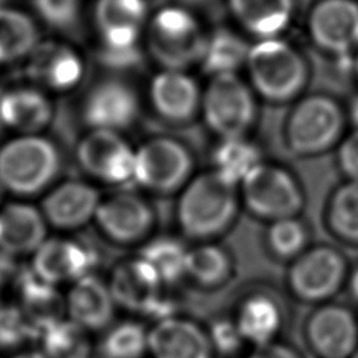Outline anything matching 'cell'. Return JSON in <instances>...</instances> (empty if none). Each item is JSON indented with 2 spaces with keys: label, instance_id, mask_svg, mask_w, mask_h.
<instances>
[{
  "label": "cell",
  "instance_id": "6da1fadb",
  "mask_svg": "<svg viewBox=\"0 0 358 358\" xmlns=\"http://www.w3.org/2000/svg\"><path fill=\"white\" fill-rule=\"evenodd\" d=\"M241 206L239 186L210 169L194 175L179 192L176 221L186 238L208 242L235 224Z\"/></svg>",
  "mask_w": 358,
  "mask_h": 358
},
{
  "label": "cell",
  "instance_id": "7a4b0ae2",
  "mask_svg": "<svg viewBox=\"0 0 358 358\" xmlns=\"http://www.w3.org/2000/svg\"><path fill=\"white\" fill-rule=\"evenodd\" d=\"M62 169L57 145L43 134H15L0 145V186L18 197L46 193Z\"/></svg>",
  "mask_w": 358,
  "mask_h": 358
},
{
  "label": "cell",
  "instance_id": "3957f363",
  "mask_svg": "<svg viewBox=\"0 0 358 358\" xmlns=\"http://www.w3.org/2000/svg\"><path fill=\"white\" fill-rule=\"evenodd\" d=\"M245 69L255 94L271 103L294 101L309 80L306 59L281 38L260 39L253 43Z\"/></svg>",
  "mask_w": 358,
  "mask_h": 358
},
{
  "label": "cell",
  "instance_id": "277c9868",
  "mask_svg": "<svg viewBox=\"0 0 358 358\" xmlns=\"http://www.w3.org/2000/svg\"><path fill=\"white\" fill-rule=\"evenodd\" d=\"M207 34L197 15L180 4L164 6L150 15L144 41L161 69L187 70L200 64Z\"/></svg>",
  "mask_w": 358,
  "mask_h": 358
},
{
  "label": "cell",
  "instance_id": "5b68a950",
  "mask_svg": "<svg viewBox=\"0 0 358 358\" xmlns=\"http://www.w3.org/2000/svg\"><path fill=\"white\" fill-rule=\"evenodd\" d=\"M345 113L333 98L313 94L299 98L284 129L287 147L299 157L320 155L343 138Z\"/></svg>",
  "mask_w": 358,
  "mask_h": 358
},
{
  "label": "cell",
  "instance_id": "8992f818",
  "mask_svg": "<svg viewBox=\"0 0 358 358\" xmlns=\"http://www.w3.org/2000/svg\"><path fill=\"white\" fill-rule=\"evenodd\" d=\"M200 110L206 126L220 140L248 137L256 119L255 91L238 74L210 77Z\"/></svg>",
  "mask_w": 358,
  "mask_h": 358
},
{
  "label": "cell",
  "instance_id": "52a82bcc",
  "mask_svg": "<svg viewBox=\"0 0 358 358\" xmlns=\"http://www.w3.org/2000/svg\"><path fill=\"white\" fill-rule=\"evenodd\" d=\"M194 176L190 150L172 137H152L134 148L133 182L154 194L179 193Z\"/></svg>",
  "mask_w": 358,
  "mask_h": 358
},
{
  "label": "cell",
  "instance_id": "ba28073f",
  "mask_svg": "<svg viewBox=\"0 0 358 358\" xmlns=\"http://www.w3.org/2000/svg\"><path fill=\"white\" fill-rule=\"evenodd\" d=\"M239 196L252 215L268 222L298 217L305 204L303 190L295 175L264 161L241 182Z\"/></svg>",
  "mask_w": 358,
  "mask_h": 358
},
{
  "label": "cell",
  "instance_id": "9c48e42d",
  "mask_svg": "<svg viewBox=\"0 0 358 358\" xmlns=\"http://www.w3.org/2000/svg\"><path fill=\"white\" fill-rule=\"evenodd\" d=\"M147 0H96L94 27L101 46L117 64L134 63L150 18Z\"/></svg>",
  "mask_w": 358,
  "mask_h": 358
},
{
  "label": "cell",
  "instance_id": "30bf717a",
  "mask_svg": "<svg viewBox=\"0 0 358 358\" xmlns=\"http://www.w3.org/2000/svg\"><path fill=\"white\" fill-rule=\"evenodd\" d=\"M347 260L340 250L329 245L308 248L292 260L287 282L295 298L306 303L329 302L348 278Z\"/></svg>",
  "mask_w": 358,
  "mask_h": 358
},
{
  "label": "cell",
  "instance_id": "8fae6325",
  "mask_svg": "<svg viewBox=\"0 0 358 358\" xmlns=\"http://www.w3.org/2000/svg\"><path fill=\"white\" fill-rule=\"evenodd\" d=\"M116 306L131 313L155 316L157 320L175 315L168 306L165 282L141 256L119 262L108 281Z\"/></svg>",
  "mask_w": 358,
  "mask_h": 358
},
{
  "label": "cell",
  "instance_id": "7c38bea8",
  "mask_svg": "<svg viewBox=\"0 0 358 358\" xmlns=\"http://www.w3.org/2000/svg\"><path fill=\"white\" fill-rule=\"evenodd\" d=\"M76 159L96 182L113 186L133 180L134 148L119 131L90 129L76 147Z\"/></svg>",
  "mask_w": 358,
  "mask_h": 358
},
{
  "label": "cell",
  "instance_id": "4fadbf2b",
  "mask_svg": "<svg viewBox=\"0 0 358 358\" xmlns=\"http://www.w3.org/2000/svg\"><path fill=\"white\" fill-rule=\"evenodd\" d=\"M94 221L101 234L117 245L147 242L155 227V211L136 192H117L101 200Z\"/></svg>",
  "mask_w": 358,
  "mask_h": 358
},
{
  "label": "cell",
  "instance_id": "5bb4252c",
  "mask_svg": "<svg viewBox=\"0 0 358 358\" xmlns=\"http://www.w3.org/2000/svg\"><path fill=\"white\" fill-rule=\"evenodd\" d=\"M306 27L313 45L333 57L354 59L358 52L357 0H319Z\"/></svg>",
  "mask_w": 358,
  "mask_h": 358
},
{
  "label": "cell",
  "instance_id": "9a60e30c",
  "mask_svg": "<svg viewBox=\"0 0 358 358\" xmlns=\"http://www.w3.org/2000/svg\"><path fill=\"white\" fill-rule=\"evenodd\" d=\"M22 63L28 84L45 92L71 91L80 84L85 70L78 50L55 39H41Z\"/></svg>",
  "mask_w": 358,
  "mask_h": 358
},
{
  "label": "cell",
  "instance_id": "2e32d148",
  "mask_svg": "<svg viewBox=\"0 0 358 358\" xmlns=\"http://www.w3.org/2000/svg\"><path fill=\"white\" fill-rule=\"evenodd\" d=\"M140 99L124 80L109 77L94 84L83 103V119L90 129L122 133L138 117Z\"/></svg>",
  "mask_w": 358,
  "mask_h": 358
},
{
  "label": "cell",
  "instance_id": "e0dca14e",
  "mask_svg": "<svg viewBox=\"0 0 358 358\" xmlns=\"http://www.w3.org/2000/svg\"><path fill=\"white\" fill-rule=\"evenodd\" d=\"M305 337L319 358H351L358 348V319L341 303H322L309 315Z\"/></svg>",
  "mask_w": 358,
  "mask_h": 358
},
{
  "label": "cell",
  "instance_id": "ac0fdd59",
  "mask_svg": "<svg viewBox=\"0 0 358 358\" xmlns=\"http://www.w3.org/2000/svg\"><path fill=\"white\" fill-rule=\"evenodd\" d=\"M101 200L94 185L69 179L53 185L45 193L39 208L49 227L76 231L94 220Z\"/></svg>",
  "mask_w": 358,
  "mask_h": 358
},
{
  "label": "cell",
  "instance_id": "d6986e66",
  "mask_svg": "<svg viewBox=\"0 0 358 358\" xmlns=\"http://www.w3.org/2000/svg\"><path fill=\"white\" fill-rule=\"evenodd\" d=\"M151 358H214L208 330L193 319L172 315L148 329Z\"/></svg>",
  "mask_w": 358,
  "mask_h": 358
},
{
  "label": "cell",
  "instance_id": "ffe728a7",
  "mask_svg": "<svg viewBox=\"0 0 358 358\" xmlns=\"http://www.w3.org/2000/svg\"><path fill=\"white\" fill-rule=\"evenodd\" d=\"M148 98L159 117L178 124L190 122L201 105L200 87L185 70L161 69L150 81Z\"/></svg>",
  "mask_w": 358,
  "mask_h": 358
},
{
  "label": "cell",
  "instance_id": "44dd1931",
  "mask_svg": "<svg viewBox=\"0 0 358 358\" xmlns=\"http://www.w3.org/2000/svg\"><path fill=\"white\" fill-rule=\"evenodd\" d=\"M91 253L78 241L55 236L46 241L32 255V274L50 285L76 282L90 274Z\"/></svg>",
  "mask_w": 358,
  "mask_h": 358
},
{
  "label": "cell",
  "instance_id": "7402d4cb",
  "mask_svg": "<svg viewBox=\"0 0 358 358\" xmlns=\"http://www.w3.org/2000/svg\"><path fill=\"white\" fill-rule=\"evenodd\" d=\"M53 117L48 92L31 84L0 90V127L15 134H41Z\"/></svg>",
  "mask_w": 358,
  "mask_h": 358
},
{
  "label": "cell",
  "instance_id": "603a6c76",
  "mask_svg": "<svg viewBox=\"0 0 358 358\" xmlns=\"http://www.w3.org/2000/svg\"><path fill=\"white\" fill-rule=\"evenodd\" d=\"M66 298L69 319L91 331L110 327L115 317L116 303L108 282L94 274H87L73 282Z\"/></svg>",
  "mask_w": 358,
  "mask_h": 358
},
{
  "label": "cell",
  "instance_id": "cb8c5ba5",
  "mask_svg": "<svg viewBox=\"0 0 358 358\" xmlns=\"http://www.w3.org/2000/svg\"><path fill=\"white\" fill-rule=\"evenodd\" d=\"M48 227L41 208L29 203L0 206V250L11 256L34 255L46 241Z\"/></svg>",
  "mask_w": 358,
  "mask_h": 358
},
{
  "label": "cell",
  "instance_id": "d4e9b609",
  "mask_svg": "<svg viewBox=\"0 0 358 358\" xmlns=\"http://www.w3.org/2000/svg\"><path fill=\"white\" fill-rule=\"evenodd\" d=\"M227 6L236 24L260 41L280 38L292 20L295 0H227Z\"/></svg>",
  "mask_w": 358,
  "mask_h": 358
},
{
  "label": "cell",
  "instance_id": "484cf974",
  "mask_svg": "<svg viewBox=\"0 0 358 358\" xmlns=\"http://www.w3.org/2000/svg\"><path fill=\"white\" fill-rule=\"evenodd\" d=\"M234 320L243 341L259 347L277 340L282 329V310L271 295L256 292L238 305Z\"/></svg>",
  "mask_w": 358,
  "mask_h": 358
},
{
  "label": "cell",
  "instance_id": "4316f807",
  "mask_svg": "<svg viewBox=\"0 0 358 358\" xmlns=\"http://www.w3.org/2000/svg\"><path fill=\"white\" fill-rule=\"evenodd\" d=\"M15 303L38 336L63 320L66 315V298L55 285L43 282L35 275L24 278L18 284Z\"/></svg>",
  "mask_w": 358,
  "mask_h": 358
},
{
  "label": "cell",
  "instance_id": "83f0119b",
  "mask_svg": "<svg viewBox=\"0 0 358 358\" xmlns=\"http://www.w3.org/2000/svg\"><path fill=\"white\" fill-rule=\"evenodd\" d=\"M39 41V28L32 15L0 6V67L24 62Z\"/></svg>",
  "mask_w": 358,
  "mask_h": 358
},
{
  "label": "cell",
  "instance_id": "f1b7e54d",
  "mask_svg": "<svg viewBox=\"0 0 358 358\" xmlns=\"http://www.w3.org/2000/svg\"><path fill=\"white\" fill-rule=\"evenodd\" d=\"M249 49L250 45L241 34L220 27L207 34L200 66L210 77L238 74L236 71L246 64Z\"/></svg>",
  "mask_w": 358,
  "mask_h": 358
},
{
  "label": "cell",
  "instance_id": "f546056e",
  "mask_svg": "<svg viewBox=\"0 0 358 358\" xmlns=\"http://www.w3.org/2000/svg\"><path fill=\"white\" fill-rule=\"evenodd\" d=\"M234 273V260L229 252L214 241L197 242L189 248L186 278L207 289L224 285Z\"/></svg>",
  "mask_w": 358,
  "mask_h": 358
},
{
  "label": "cell",
  "instance_id": "4dcf8cb0",
  "mask_svg": "<svg viewBox=\"0 0 358 358\" xmlns=\"http://www.w3.org/2000/svg\"><path fill=\"white\" fill-rule=\"evenodd\" d=\"M262 162L259 147L248 137L220 140L213 154V169L238 186Z\"/></svg>",
  "mask_w": 358,
  "mask_h": 358
},
{
  "label": "cell",
  "instance_id": "1f68e13d",
  "mask_svg": "<svg viewBox=\"0 0 358 358\" xmlns=\"http://www.w3.org/2000/svg\"><path fill=\"white\" fill-rule=\"evenodd\" d=\"M326 220L329 229L343 242L358 245V180H345L331 193Z\"/></svg>",
  "mask_w": 358,
  "mask_h": 358
},
{
  "label": "cell",
  "instance_id": "d6a6232c",
  "mask_svg": "<svg viewBox=\"0 0 358 358\" xmlns=\"http://www.w3.org/2000/svg\"><path fill=\"white\" fill-rule=\"evenodd\" d=\"M189 248L173 236H157L144 242L140 255L159 274L165 285L186 278Z\"/></svg>",
  "mask_w": 358,
  "mask_h": 358
},
{
  "label": "cell",
  "instance_id": "836d02e7",
  "mask_svg": "<svg viewBox=\"0 0 358 358\" xmlns=\"http://www.w3.org/2000/svg\"><path fill=\"white\" fill-rule=\"evenodd\" d=\"M42 352L48 358H91L90 331L70 319H63L41 334Z\"/></svg>",
  "mask_w": 358,
  "mask_h": 358
},
{
  "label": "cell",
  "instance_id": "e575fe53",
  "mask_svg": "<svg viewBox=\"0 0 358 358\" xmlns=\"http://www.w3.org/2000/svg\"><path fill=\"white\" fill-rule=\"evenodd\" d=\"M103 358H143L148 352V327L127 319L105 330L101 341Z\"/></svg>",
  "mask_w": 358,
  "mask_h": 358
},
{
  "label": "cell",
  "instance_id": "d590c367",
  "mask_svg": "<svg viewBox=\"0 0 358 358\" xmlns=\"http://www.w3.org/2000/svg\"><path fill=\"white\" fill-rule=\"evenodd\" d=\"M266 242L275 257L292 262L309 248L308 227L299 217L273 221L267 228Z\"/></svg>",
  "mask_w": 358,
  "mask_h": 358
},
{
  "label": "cell",
  "instance_id": "8d00e7d4",
  "mask_svg": "<svg viewBox=\"0 0 358 358\" xmlns=\"http://www.w3.org/2000/svg\"><path fill=\"white\" fill-rule=\"evenodd\" d=\"M36 336L17 303L0 305V347H17Z\"/></svg>",
  "mask_w": 358,
  "mask_h": 358
},
{
  "label": "cell",
  "instance_id": "74e56055",
  "mask_svg": "<svg viewBox=\"0 0 358 358\" xmlns=\"http://www.w3.org/2000/svg\"><path fill=\"white\" fill-rule=\"evenodd\" d=\"M207 330L215 354L228 357L239 351V348L246 344L234 319H217Z\"/></svg>",
  "mask_w": 358,
  "mask_h": 358
},
{
  "label": "cell",
  "instance_id": "f35d334b",
  "mask_svg": "<svg viewBox=\"0 0 358 358\" xmlns=\"http://www.w3.org/2000/svg\"><path fill=\"white\" fill-rule=\"evenodd\" d=\"M38 14L50 25L69 27L78 14V0H34Z\"/></svg>",
  "mask_w": 358,
  "mask_h": 358
},
{
  "label": "cell",
  "instance_id": "ab89813d",
  "mask_svg": "<svg viewBox=\"0 0 358 358\" xmlns=\"http://www.w3.org/2000/svg\"><path fill=\"white\" fill-rule=\"evenodd\" d=\"M337 164L347 180H358V129L338 143Z\"/></svg>",
  "mask_w": 358,
  "mask_h": 358
},
{
  "label": "cell",
  "instance_id": "60d3db41",
  "mask_svg": "<svg viewBox=\"0 0 358 358\" xmlns=\"http://www.w3.org/2000/svg\"><path fill=\"white\" fill-rule=\"evenodd\" d=\"M249 358H302V355L294 347L275 340L259 347H253Z\"/></svg>",
  "mask_w": 358,
  "mask_h": 358
},
{
  "label": "cell",
  "instance_id": "b9f144b4",
  "mask_svg": "<svg viewBox=\"0 0 358 358\" xmlns=\"http://www.w3.org/2000/svg\"><path fill=\"white\" fill-rule=\"evenodd\" d=\"M347 284H348V289H350L351 296L355 301H358V266L355 268H352V271L348 273Z\"/></svg>",
  "mask_w": 358,
  "mask_h": 358
},
{
  "label": "cell",
  "instance_id": "7bdbcfd3",
  "mask_svg": "<svg viewBox=\"0 0 358 358\" xmlns=\"http://www.w3.org/2000/svg\"><path fill=\"white\" fill-rule=\"evenodd\" d=\"M182 1H183L182 6H185V7L192 10V7H208L215 0H182Z\"/></svg>",
  "mask_w": 358,
  "mask_h": 358
},
{
  "label": "cell",
  "instance_id": "ee69618b",
  "mask_svg": "<svg viewBox=\"0 0 358 358\" xmlns=\"http://www.w3.org/2000/svg\"><path fill=\"white\" fill-rule=\"evenodd\" d=\"M348 115H350V119L354 124V129H358V96L351 102Z\"/></svg>",
  "mask_w": 358,
  "mask_h": 358
},
{
  "label": "cell",
  "instance_id": "f6af8a7d",
  "mask_svg": "<svg viewBox=\"0 0 358 358\" xmlns=\"http://www.w3.org/2000/svg\"><path fill=\"white\" fill-rule=\"evenodd\" d=\"M13 358H48L42 351H22L15 354Z\"/></svg>",
  "mask_w": 358,
  "mask_h": 358
},
{
  "label": "cell",
  "instance_id": "bcb514c9",
  "mask_svg": "<svg viewBox=\"0 0 358 358\" xmlns=\"http://www.w3.org/2000/svg\"><path fill=\"white\" fill-rule=\"evenodd\" d=\"M352 64H354L355 74H357V77H358V52L355 53V56H354V59H352Z\"/></svg>",
  "mask_w": 358,
  "mask_h": 358
},
{
  "label": "cell",
  "instance_id": "7dc6e473",
  "mask_svg": "<svg viewBox=\"0 0 358 358\" xmlns=\"http://www.w3.org/2000/svg\"><path fill=\"white\" fill-rule=\"evenodd\" d=\"M1 194H3V189H1V186H0V200H1Z\"/></svg>",
  "mask_w": 358,
  "mask_h": 358
}]
</instances>
